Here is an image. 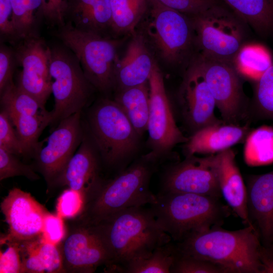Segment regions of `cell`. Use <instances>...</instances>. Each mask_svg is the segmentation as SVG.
I'll return each mask as SVG.
<instances>
[{
    "label": "cell",
    "mask_w": 273,
    "mask_h": 273,
    "mask_svg": "<svg viewBox=\"0 0 273 273\" xmlns=\"http://www.w3.org/2000/svg\"><path fill=\"white\" fill-rule=\"evenodd\" d=\"M92 225L109 255L107 272H119L129 262L147 258L156 248L172 240L150 208L144 206L125 209Z\"/></svg>",
    "instance_id": "6da1fadb"
},
{
    "label": "cell",
    "mask_w": 273,
    "mask_h": 273,
    "mask_svg": "<svg viewBox=\"0 0 273 273\" xmlns=\"http://www.w3.org/2000/svg\"><path fill=\"white\" fill-rule=\"evenodd\" d=\"M179 252L209 261L225 273H262V245L253 225L229 231L216 225L192 232L175 243Z\"/></svg>",
    "instance_id": "7a4b0ae2"
},
{
    "label": "cell",
    "mask_w": 273,
    "mask_h": 273,
    "mask_svg": "<svg viewBox=\"0 0 273 273\" xmlns=\"http://www.w3.org/2000/svg\"><path fill=\"white\" fill-rule=\"evenodd\" d=\"M160 163L148 154L134 160L115 177L105 180L75 219L93 225L125 209L154 203L156 196L149 184Z\"/></svg>",
    "instance_id": "3957f363"
},
{
    "label": "cell",
    "mask_w": 273,
    "mask_h": 273,
    "mask_svg": "<svg viewBox=\"0 0 273 273\" xmlns=\"http://www.w3.org/2000/svg\"><path fill=\"white\" fill-rule=\"evenodd\" d=\"M150 205L158 223L176 242L189 233L221 225L231 214L230 207L220 198L192 193H161L156 194Z\"/></svg>",
    "instance_id": "277c9868"
},
{
    "label": "cell",
    "mask_w": 273,
    "mask_h": 273,
    "mask_svg": "<svg viewBox=\"0 0 273 273\" xmlns=\"http://www.w3.org/2000/svg\"><path fill=\"white\" fill-rule=\"evenodd\" d=\"M88 119L103 163L120 171L124 169L138 150L141 136L125 113L114 100L103 99L92 108Z\"/></svg>",
    "instance_id": "5b68a950"
},
{
    "label": "cell",
    "mask_w": 273,
    "mask_h": 273,
    "mask_svg": "<svg viewBox=\"0 0 273 273\" xmlns=\"http://www.w3.org/2000/svg\"><path fill=\"white\" fill-rule=\"evenodd\" d=\"M59 28L58 37L77 58L94 87L102 92L113 88L117 51L122 40L80 30L68 22Z\"/></svg>",
    "instance_id": "8992f818"
},
{
    "label": "cell",
    "mask_w": 273,
    "mask_h": 273,
    "mask_svg": "<svg viewBox=\"0 0 273 273\" xmlns=\"http://www.w3.org/2000/svg\"><path fill=\"white\" fill-rule=\"evenodd\" d=\"M51 51L50 75L55 100L52 123H55L81 111L94 86L69 49L65 46H54Z\"/></svg>",
    "instance_id": "52a82bcc"
},
{
    "label": "cell",
    "mask_w": 273,
    "mask_h": 273,
    "mask_svg": "<svg viewBox=\"0 0 273 273\" xmlns=\"http://www.w3.org/2000/svg\"><path fill=\"white\" fill-rule=\"evenodd\" d=\"M144 37L158 56L168 64L177 63L189 50L193 30L190 17L157 0H149Z\"/></svg>",
    "instance_id": "ba28073f"
},
{
    "label": "cell",
    "mask_w": 273,
    "mask_h": 273,
    "mask_svg": "<svg viewBox=\"0 0 273 273\" xmlns=\"http://www.w3.org/2000/svg\"><path fill=\"white\" fill-rule=\"evenodd\" d=\"M189 17L200 56L231 63L242 48L243 31L238 20L215 5Z\"/></svg>",
    "instance_id": "9c48e42d"
},
{
    "label": "cell",
    "mask_w": 273,
    "mask_h": 273,
    "mask_svg": "<svg viewBox=\"0 0 273 273\" xmlns=\"http://www.w3.org/2000/svg\"><path fill=\"white\" fill-rule=\"evenodd\" d=\"M150 112L149 154L161 161L177 145L188 140L177 126L168 98L163 74L156 62L148 80Z\"/></svg>",
    "instance_id": "30bf717a"
},
{
    "label": "cell",
    "mask_w": 273,
    "mask_h": 273,
    "mask_svg": "<svg viewBox=\"0 0 273 273\" xmlns=\"http://www.w3.org/2000/svg\"><path fill=\"white\" fill-rule=\"evenodd\" d=\"M214 99L225 124L240 125L247 119L249 102L238 71L231 63L200 56L195 61Z\"/></svg>",
    "instance_id": "8fae6325"
},
{
    "label": "cell",
    "mask_w": 273,
    "mask_h": 273,
    "mask_svg": "<svg viewBox=\"0 0 273 273\" xmlns=\"http://www.w3.org/2000/svg\"><path fill=\"white\" fill-rule=\"evenodd\" d=\"M214 155L186 156L167 165L161 179V193H184L222 197L214 165Z\"/></svg>",
    "instance_id": "7c38bea8"
},
{
    "label": "cell",
    "mask_w": 273,
    "mask_h": 273,
    "mask_svg": "<svg viewBox=\"0 0 273 273\" xmlns=\"http://www.w3.org/2000/svg\"><path fill=\"white\" fill-rule=\"evenodd\" d=\"M58 245L64 272L92 273L99 266L109 265L105 245L92 225L74 219Z\"/></svg>",
    "instance_id": "4fadbf2b"
},
{
    "label": "cell",
    "mask_w": 273,
    "mask_h": 273,
    "mask_svg": "<svg viewBox=\"0 0 273 273\" xmlns=\"http://www.w3.org/2000/svg\"><path fill=\"white\" fill-rule=\"evenodd\" d=\"M14 49L17 65L22 68L16 85L44 107L52 93L51 47L36 35L21 39Z\"/></svg>",
    "instance_id": "5bb4252c"
},
{
    "label": "cell",
    "mask_w": 273,
    "mask_h": 273,
    "mask_svg": "<svg viewBox=\"0 0 273 273\" xmlns=\"http://www.w3.org/2000/svg\"><path fill=\"white\" fill-rule=\"evenodd\" d=\"M178 103L182 121L190 136L206 126L223 123L215 115L214 99L195 61L184 76Z\"/></svg>",
    "instance_id": "9a60e30c"
},
{
    "label": "cell",
    "mask_w": 273,
    "mask_h": 273,
    "mask_svg": "<svg viewBox=\"0 0 273 273\" xmlns=\"http://www.w3.org/2000/svg\"><path fill=\"white\" fill-rule=\"evenodd\" d=\"M1 208L9 226L1 241L24 242L39 238L49 212L30 194L14 188L3 200Z\"/></svg>",
    "instance_id": "2e32d148"
},
{
    "label": "cell",
    "mask_w": 273,
    "mask_h": 273,
    "mask_svg": "<svg viewBox=\"0 0 273 273\" xmlns=\"http://www.w3.org/2000/svg\"><path fill=\"white\" fill-rule=\"evenodd\" d=\"M80 112L63 119L36 153L37 167L49 186L53 184L74 155L81 138Z\"/></svg>",
    "instance_id": "e0dca14e"
},
{
    "label": "cell",
    "mask_w": 273,
    "mask_h": 273,
    "mask_svg": "<svg viewBox=\"0 0 273 273\" xmlns=\"http://www.w3.org/2000/svg\"><path fill=\"white\" fill-rule=\"evenodd\" d=\"M97 151L88 140H84L53 186H67L81 193L85 204L88 203L105 180L100 176L102 159Z\"/></svg>",
    "instance_id": "ac0fdd59"
},
{
    "label": "cell",
    "mask_w": 273,
    "mask_h": 273,
    "mask_svg": "<svg viewBox=\"0 0 273 273\" xmlns=\"http://www.w3.org/2000/svg\"><path fill=\"white\" fill-rule=\"evenodd\" d=\"M247 208L250 223L264 247L273 244V170L247 178Z\"/></svg>",
    "instance_id": "d6986e66"
},
{
    "label": "cell",
    "mask_w": 273,
    "mask_h": 273,
    "mask_svg": "<svg viewBox=\"0 0 273 273\" xmlns=\"http://www.w3.org/2000/svg\"><path fill=\"white\" fill-rule=\"evenodd\" d=\"M132 36L124 56L118 58L115 65L114 87L116 90L148 82L156 62L143 35L136 32Z\"/></svg>",
    "instance_id": "ffe728a7"
},
{
    "label": "cell",
    "mask_w": 273,
    "mask_h": 273,
    "mask_svg": "<svg viewBox=\"0 0 273 273\" xmlns=\"http://www.w3.org/2000/svg\"><path fill=\"white\" fill-rule=\"evenodd\" d=\"M214 165L221 196L246 226L253 225L248 216L247 188L234 151L230 148L214 155Z\"/></svg>",
    "instance_id": "44dd1931"
},
{
    "label": "cell",
    "mask_w": 273,
    "mask_h": 273,
    "mask_svg": "<svg viewBox=\"0 0 273 273\" xmlns=\"http://www.w3.org/2000/svg\"><path fill=\"white\" fill-rule=\"evenodd\" d=\"M252 129L248 123L240 125L222 123L206 126L188 138L184 147L185 155H215L245 142Z\"/></svg>",
    "instance_id": "7402d4cb"
},
{
    "label": "cell",
    "mask_w": 273,
    "mask_h": 273,
    "mask_svg": "<svg viewBox=\"0 0 273 273\" xmlns=\"http://www.w3.org/2000/svg\"><path fill=\"white\" fill-rule=\"evenodd\" d=\"M85 32L108 36L111 31L112 13L110 0H70L66 22Z\"/></svg>",
    "instance_id": "603a6c76"
},
{
    "label": "cell",
    "mask_w": 273,
    "mask_h": 273,
    "mask_svg": "<svg viewBox=\"0 0 273 273\" xmlns=\"http://www.w3.org/2000/svg\"><path fill=\"white\" fill-rule=\"evenodd\" d=\"M20 244L22 259L20 273L64 272L58 245L47 242L41 236Z\"/></svg>",
    "instance_id": "cb8c5ba5"
},
{
    "label": "cell",
    "mask_w": 273,
    "mask_h": 273,
    "mask_svg": "<svg viewBox=\"0 0 273 273\" xmlns=\"http://www.w3.org/2000/svg\"><path fill=\"white\" fill-rule=\"evenodd\" d=\"M114 101L126 115L141 136L148 129L150 112L148 82L116 90Z\"/></svg>",
    "instance_id": "d4e9b609"
},
{
    "label": "cell",
    "mask_w": 273,
    "mask_h": 273,
    "mask_svg": "<svg viewBox=\"0 0 273 273\" xmlns=\"http://www.w3.org/2000/svg\"><path fill=\"white\" fill-rule=\"evenodd\" d=\"M110 1L112 33L114 36L134 34L147 12L149 0Z\"/></svg>",
    "instance_id": "484cf974"
},
{
    "label": "cell",
    "mask_w": 273,
    "mask_h": 273,
    "mask_svg": "<svg viewBox=\"0 0 273 273\" xmlns=\"http://www.w3.org/2000/svg\"><path fill=\"white\" fill-rule=\"evenodd\" d=\"M222 1L258 33L273 30V0Z\"/></svg>",
    "instance_id": "4316f807"
},
{
    "label": "cell",
    "mask_w": 273,
    "mask_h": 273,
    "mask_svg": "<svg viewBox=\"0 0 273 273\" xmlns=\"http://www.w3.org/2000/svg\"><path fill=\"white\" fill-rule=\"evenodd\" d=\"M243 155L249 166L273 163V127L262 125L253 129L245 141Z\"/></svg>",
    "instance_id": "83f0119b"
},
{
    "label": "cell",
    "mask_w": 273,
    "mask_h": 273,
    "mask_svg": "<svg viewBox=\"0 0 273 273\" xmlns=\"http://www.w3.org/2000/svg\"><path fill=\"white\" fill-rule=\"evenodd\" d=\"M52 112L46 109L33 115L9 116L23 145L24 154L37 152L39 136L45 127L52 122Z\"/></svg>",
    "instance_id": "f1b7e54d"
},
{
    "label": "cell",
    "mask_w": 273,
    "mask_h": 273,
    "mask_svg": "<svg viewBox=\"0 0 273 273\" xmlns=\"http://www.w3.org/2000/svg\"><path fill=\"white\" fill-rule=\"evenodd\" d=\"M247 119L273 121V64L256 80Z\"/></svg>",
    "instance_id": "f546056e"
},
{
    "label": "cell",
    "mask_w": 273,
    "mask_h": 273,
    "mask_svg": "<svg viewBox=\"0 0 273 273\" xmlns=\"http://www.w3.org/2000/svg\"><path fill=\"white\" fill-rule=\"evenodd\" d=\"M176 244L170 242L156 248L147 258L133 260L120 269L123 273H170L176 253Z\"/></svg>",
    "instance_id": "4dcf8cb0"
},
{
    "label": "cell",
    "mask_w": 273,
    "mask_h": 273,
    "mask_svg": "<svg viewBox=\"0 0 273 273\" xmlns=\"http://www.w3.org/2000/svg\"><path fill=\"white\" fill-rule=\"evenodd\" d=\"M14 22L20 39L38 35L37 29L43 19L41 0H10Z\"/></svg>",
    "instance_id": "1f68e13d"
},
{
    "label": "cell",
    "mask_w": 273,
    "mask_h": 273,
    "mask_svg": "<svg viewBox=\"0 0 273 273\" xmlns=\"http://www.w3.org/2000/svg\"><path fill=\"white\" fill-rule=\"evenodd\" d=\"M1 103L9 116L16 115H36L45 110L44 107L33 97L14 82L1 93Z\"/></svg>",
    "instance_id": "d6a6232c"
},
{
    "label": "cell",
    "mask_w": 273,
    "mask_h": 273,
    "mask_svg": "<svg viewBox=\"0 0 273 273\" xmlns=\"http://www.w3.org/2000/svg\"><path fill=\"white\" fill-rule=\"evenodd\" d=\"M238 70L245 76L257 80L272 65L269 55L262 48H241L236 56Z\"/></svg>",
    "instance_id": "836d02e7"
},
{
    "label": "cell",
    "mask_w": 273,
    "mask_h": 273,
    "mask_svg": "<svg viewBox=\"0 0 273 273\" xmlns=\"http://www.w3.org/2000/svg\"><path fill=\"white\" fill-rule=\"evenodd\" d=\"M177 249V248H176ZM170 273H225L219 265L179 252L177 249Z\"/></svg>",
    "instance_id": "e575fe53"
},
{
    "label": "cell",
    "mask_w": 273,
    "mask_h": 273,
    "mask_svg": "<svg viewBox=\"0 0 273 273\" xmlns=\"http://www.w3.org/2000/svg\"><path fill=\"white\" fill-rule=\"evenodd\" d=\"M16 176H24L31 180L39 178L31 166L23 163L15 154L0 148V180Z\"/></svg>",
    "instance_id": "d590c367"
},
{
    "label": "cell",
    "mask_w": 273,
    "mask_h": 273,
    "mask_svg": "<svg viewBox=\"0 0 273 273\" xmlns=\"http://www.w3.org/2000/svg\"><path fill=\"white\" fill-rule=\"evenodd\" d=\"M85 204V199L81 193L68 188L57 199V214L63 219H75L82 213Z\"/></svg>",
    "instance_id": "8d00e7d4"
},
{
    "label": "cell",
    "mask_w": 273,
    "mask_h": 273,
    "mask_svg": "<svg viewBox=\"0 0 273 273\" xmlns=\"http://www.w3.org/2000/svg\"><path fill=\"white\" fill-rule=\"evenodd\" d=\"M0 148L15 155H24L23 145L4 110L0 114Z\"/></svg>",
    "instance_id": "74e56055"
},
{
    "label": "cell",
    "mask_w": 273,
    "mask_h": 273,
    "mask_svg": "<svg viewBox=\"0 0 273 273\" xmlns=\"http://www.w3.org/2000/svg\"><path fill=\"white\" fill-rule=\"evenodd\" d=\"M7 247L0 252V272L20 273L22 259L20 242L15 241H1Z\"/></svg>",
    "instance_id": "f35d334b"
},
{
    "label": "cell",
    "mask_w": 273,
    "mask_h": 273,
    "mask_svg": "<svg viewBox=\"0 0 273 273\" xmlns=\"http://www.w3.org/2000/svg\"><path fill=\"white\" fill-rule=\"evenodd\" d=\"M17 65L14 49L4 44L0 47V92L13 82V76Z\"/></svg>",
    "instance_id": "ab89813d"
},
{
    "label": "cell",
    "mask_w": 273,
    "mask_h": 273,
    "mask_svg": "<svg viewBox=\"0 0 273 273\" xmlns=\"http://www.w3.org/2000/svg\"><path fill=\"white\" fill-rule=\"evenodd\" d=\"M1 38L15 43L20 40L15 29L10 0H0Z\"/></svg>",
    "instance_id": "60d3db41"
},
{
    "label": "cell",
    "mask_w": 273,
    "mask_h": 273,
    "mask_svg": "<svg viewBox=\"0 0 273 273\" xmlns=\"http://www.w3.org/2000/svg\"><path fill=\"white\" fill-rule=\"evenodd\" d=\"M63 218L49 212L44 219L41 237L46 241L59 245L66 235Z\"/></svg>",
    "instance_id": "b9f144b4"
},
{
    "label": "cell",
    "mask_w": 273,
    "mask_h": 273,
    "mask_svg": "<svg viewBox=\"0 0 273 273\" xmlns=\"http://www.w3.org/2000/svg\"><path fill=\"white\" fill-rule=\"evenodd\" d=\"M43 19L59 27L66 23L70 0H41Z\"/></svg>",
    "instance_id": "7bdbcfd3"
},
{
    "label": "cell",
    "mask_w": 273,
    "mask_h": 273,
    "mask_svg": "<svg viewBox=\"0 0 273 273\" xmlns=\"http://www.w3.org/2000/svg\"><path fill=\"white\" fill-rule=\"evenodd\" d=\"M162 5L188 16L201 13L215 5L214 0H157Z\"/></svg>",
    "instance_id": "ee69618b"
},
{
    "label": "cell",
    "mask_w": 273,
    "mask_h": 273,
    "mask_svg": "<svg viewBox=\"0 0 273 273\" xmlns=\"http://www.w3.org/2000/svg\"><path fill=\"white\" fill-rule=\"evenodd\" d=\"M260 260L262 264V273H273V247L262 246Z\"/></svg>",
    "instance_id": "f6af8a7d"
},
{
    "label": "cell",
    "mask_w": 273,
    "mask_h": 273,
    "mask_svg": "<svg viewBox=\"0 0 273 273\" xmlns=\"http://www.w3.org/2000/svg\"><path fill=\"white\" fill-rule=\"evenodd\" d=\"M272 246H273V244H272Z\"/></svg>",
    "instance_id": "bcb514c9"
}]
</instances>
